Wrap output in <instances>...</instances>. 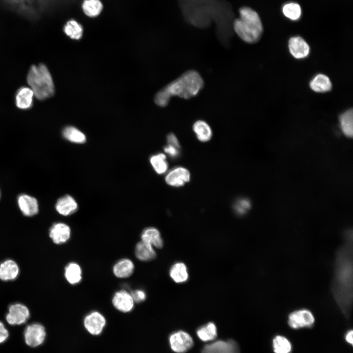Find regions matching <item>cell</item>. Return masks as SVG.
Instances as JSON below:
<instances>
[{
    "mask_svg": "<svg viewBox=\"0 0 353 353\" xmlns=\"http://www.w3.org/2000/svg\"><path fill=\"white\" fill-rule=\"evenodd\" d=\"M251 202L247 199L241 198L237 200L233 205L235 212L239 215L246 213L251 208Z\"/></svg>",
    "mask_w": 353,
    "mask_h": 353,
    "instance_id": "obj_35",
    "label": "cell"
},
{
    "mask_svg": "<svg viewBox=\"0 0 353 353\" xmlns=\"http://www.w3.org/2000/svg\"><path fill=\"white\" fill-rule=\"evenodd\" d=\"M112 303L117 310L124 313L130 311L134 304L130 294L125 290L116 292L112 298Z\"/></svg>",
    "mask_w": 353,
    "mask_h": 353,
    "instance_id": "obj_13",
    "label": "cell"
},
{
    "mask_svg": "<svg viewBox=\"0 0 353 353\" xmlns=\"http://www.w3.org/2000/svg\"><path fill=\"white\" fill-rule=\"evenodd\" d=\"M196 333L199 338L203 342L213 341L217 336V328L213 322H209L200 327Z\"/></svg>",
    "mask_w": 353,
    "mask_h": 353,
    "instance_id": "obj_28",
    "label": "cell"
},
{
    "mask_svg": "<svg viewBox=\"0 0 353 353\" xmlns=\"http://www.w3.org/2000/svg\"><path fill=\"white\" fill-rule=\"evenodd\" d=\"M169 343L171 349L174 352L184 353L193 347L194 341L189 333L178 330L170 335Z\"/></svg>",
    "mask_w": 353,
    "mask_h": 353,
    "instance_id": "obj_7",
    "label": "cell"
},
{
    "mask_svg": "<svg viewBox=\"0 0 353 353\" xmlns=\"http://www.w3.org/2000/svg\"><path fill=\"white\" fill-rule=\"evenodd\" d=\"M239 14V17L233 19V31L246 43L257 42L263 33V25L259 15L247 6L240 7Z\"/></svg>",
    "mask_w": 353,
    "mask_h": 353,
    "instance_id": "obj_4",
    "label": "cell"
},
{
    "mask_svg": "<svg viewBox=\"0 0 353 353\" xmlns=\"http://www.w3.org/2000/svg\"><path fill=\"white\" fill-rule=\"evenodd\" d=\"M135 254L137 259L142 261L152 260L156 255L153 247L142 240L137 243L135 246Z\"/></svg>",
    "mask_w": 353,
    "mask_h": 353,
    "instance_id": "obj_22",
    "label": "cell"
},
{
    "mask_svg": "<svg viewBox=\"0 0 353 353\" xmlns=\"http://www.w3.org/2000/svg\"><path fill=\"white\" fill-rule=\"evenodd\" d=\"M273 348L275 353H290L292 345L284 336L277 335L273 340Z\"/></svg>",
    "mask_w": 353,
    "mask_h": 353,
    "instance_id": "obj_31",
    "label": "cell"
},
{
    "mask_svg": "<svg viewBox=\"0 0 353 353\" xmlns=\"http://www.w3.org/2000/svg\"><path fill=\"white\" fill-rule=\"evenodd\" d=\"M83 323L85 328L90 334L97 335L102 332L106 320L100 312L93 311L85 316Z\"/></svg>",
    "mask_w": 353,
    "mask_h": 353,
    "instance_id": "obj_11",
    "label": "cell"
},
{
    "mask_svg": "<svg viewBox=\"0 0 353 353\" xmlns=\"http://www.w3.org/2000/svg\"><path fill=\"white\" fill-rule=\"evenodd\" d=\"M130 295L134 302L136 303L143 302L146 298L145 292L141 289L133 290L131 292Z\"/></svg>",
    "mask_w": 353,
    "mask_h": 353,
    "instance_id": "obj_36",
    "label": "cell"
},
{
    "mask_svg": "<svg viewBox=\"0 0 353 353\" xmlns=\"http://www.w3.org/2000/svg\"><path fill=\"white\" fill-rule=\"evenodd\" d=\"M64 31L67 35L73 39H79L82 35L81 25L74 20L68 21L64 27Z\"/></svg>",
    "mask_w": 353,
    "mask_h": 353,
    "instance_id": "obj_33",
    "label": "cell"
},
{
    "mask_svg": "<svg viewBox=\"0 0 353 353\" xmlns=\"http://www.w3.org/2000/svg\"><path fill=\"white\" fill-rule=\"evenodd\" d=\"M224 0H179L183 16L189 24L198 28L208 27L219 14Z\"/></svg>",
    "mask_w": 353,
    "mask_h": 353,
    "instance_id": "obj_3",
    "label": "cell"
},
{
    "mask_svg": "<svg viewBox=\"0 0 353 353\" xmlns=\"http://www.w3.org/2000/svg\"><path fill=\"white\" fill-rule=\"evenodd\" d=\"M141 240L151 244L154 247L161 248L163 242L159 230L153 227L145 228L141 235Z\"/></svg>",
    "mask_w": 353,
    "mask_h": 353,
    "instance_id": "obj_23",
    "label": "cell"
},
{
    "mask_svg": "<svg viewBox=\"0 0 353 353\" xmlns=\"http://www.w3.org/2000/svg\"><path fill=\"white\" fill-rule=\"evenodd\" d=\"M102 4L100 0H84L82 9L85 14L90 17L98 16L102 9Z\"/></svg>",
    "mask_w": 353,
    "mask_h": 353,
    "instance_id": "obj_30",
    "label": "cell"
},
{
    "mask_svg": "<svg viewBox=\"0 0 353 353\" xmlns=\"http://www.w3.org/2000/svg\"><path fill=\"white\" fill-rule=\"evenodd\" d=\"M204 85V81L198 71L187 70L158 91L155 96L154 102L158 106L164 107L169 104L172 97L191 99L199 94Z\"/></svg>",
    "mask_w": 353,
    "mask_h": 353,
    "instance_id": "obj_2",
    "label": "cell"
},
{
    "mask_svg": "<svg viewBox=\"0 0 353 353\" xmlns=\"http://www.w3.org/2000/svg\"><path fill=\"white\" fill-rule=\"evenodd\" d=\"M167 141L168 145L173 146L178 149H180V147L178 140L174 133H170L168 134L167 136Z\"/></svg>",
    "mask_w": 353,
    "mask_h": 353,
    "instance_id": "obj_38",
    "label": "cell"
},
{
    "mask_svg": "<svg viewBox=\"0 0 353 353\" xmlns=\"http://www.w3.org/2000/svg\"><path fill=\"white\" fill-rule=\"evenodd\" d=\"M315 322L314 317L312 312L306 309H301L294 311L288 316V324L293 329L309 328Z\"/></svg>",
    "mask_w": 353,
    "mask_h": 353,
    "instance_id": "obj_6",
    "label": "cell"
},
{
    "mask_svg": "<svg viewBox=\"0 0 353 353\" xmlns=\"http://www.w3.org/2000/svg\"><path fill=\"white\" fill-rule=\"evenodd\" d=\"M71 230L70 227L63 223L54 224L49 231V236L55 244L67 242L70 238Z\"/></svg>",
    "mask_w": 353,
    "mask_h": 353,
    "instance_id": "obj_14",
    "label": "cell"
},
{
    "mask_svg": "<svg viewBox=\"0 0 353 353\" xmlns=\"http://www.w3.org/2000/svg\"><path fill=\"white\" fill-rule=\"evenodd\" d=\"M20 273L19 265L11 259H7L0 263V279L4 281L15 279Z\"/></svg>",
    "mask_w": 353,
    "mask_h": 353,
    "instance_id": "obj_16",
    "label": "cell"
},
{
    "mask_svg": "<svg viewBox=\"0 0 353 353\" xmlns=\"http://www.w3.org/2000/svg\"><path fill=\"white\" fill-rule=\"evenodd\" d=\"M288 49L291 54L296 59L304 58L310 52L309 46L300 36H294L289 39Z\"/></svg>",
    "mask_w": 353,
    "mask_h": 353,
    "instance_id": "obj_12",
    "label": "cell"
},
{
    "mask_svg": "<svg viewBox=\"0 0 353 353\" xmlns=\"http://www.w3.org/2000/svg\"><path fill=\"white\" fill-rule=\"evenodd\" d=\"M352 239V232L348 231L345 243L336 255L332 286L334 297L347 318L351 313L353 301Z\"/></svg>",
    "mask_w": 353,
    "mask_h": 353,
    "instance_id": "obj_1",
    "label": "cell"
},
{
    "mask_svg": "<svg viewBox=\"0 0 353 353\" xmlns=\"http://www.w3.org/2000/svg\"><path fill=\"white\" fill-rule=\"evenodd\" d=\"M339 123L343 133L347 137H352L353 134V110L350 109L339 116Z\"/></svg>",
    "mask_w": 353,
    "mask_h": 353,
    "instance_id": "obj_26",
    "label": "cell"
},
{
    "mask_svg": "<svg viewBox=\"0 0 353 353\" xmlns=\"http://www.w3.org/2000/svg\"><path fill=\"white\" fill-rule=\"evenodd\" d=\"M64 276L67 281L72 285H75L82 279V270L76 262H70L65 268Z\"/></svg>",
    "mask_w": 353,
    "mask_h": 353,
    "instance_id": "obj_24",
    "label": "cell"
},
{
    "mask_svg": "<svg viewBox=\"0 0 353 353\" xmlns=\"http://www.w3.org/2000/svg\"><path fill=\"white\" fill-rule=\"evenodd\" d=\"M34 96V93L30 87H21L17 91L15 96L16 106L23 110L30 108L32 106Z\"/></svg>",
    "mask_w": 353,
    "mask_h": 353,
    "instance_id": "obj_17",
    "label": "cell"
},
{
    "mask_svg": "<svg viewBox=\"0 0 353 353\" xmlns=\"http://www.w3.org/2000/svg\"><path fill=\"white\" fill-rule=\"evenodd\" d=\"M202 353H239V348L233 340H219L204 346Z\"/></svg>",
    "mask_w": 353,
    "mask_h": 353,
    "instance_id": "obj_10",
    "label": "cell"
},
{
    "mask_svg": "<svg viewBox=\"0 0 353 353\" xmlns=\"http://www.w3.org/2000/svg\"><path fill=\"white\" fill-rule=\"evenodd\" d=\"M178 150L179 149L176 148L170 145H168V146H165L164 148L165 152L168 153L170 157L173 158H175L178 156L179 154Z\"/></svg>",
    "mask_w": 353,
    "mask_h": 353,
    "instance_id": "obj_37",
    "label": "cell"
},
{
    "mask_svg": "<svg viewBox=\"0 0 353 353\" xmlns=\"http://www.w3.org/2000/svg\"><path fill=\"white\" fill-rule=\"evenodd\" d=\"M170 276L176 283H183L188 278V273L186 265L180 262L175 263L170 269Z\"/></svg>",
    "mask_w": 353,
    "mask_h": 353,
    "instance_id": "obj_27",
    "label": "cell"
},
{
    "mask_svg": "<svg viewBox=\"0 0 353 353\" xmlns=\"http://www.w3.org/2000/svg\"><path fill=\"white\" fill-rule=\"evenodd\" d=\"M9 333L3 323L0 321V344L4 342L8 337Z\"/></svg>",
    "mask_w": 353,
    "mask_h": 353,
    "instance_id": "obj_39",
    "label": "cell"
},
{
    "mask_svg": "<svg viewBox=\"0 0 353 353\" xmlns=\"http://www.w3.org/2000/svg\"><path fill=\"white\" fill-rule=\"evenodd\" d=\"M309 85L310 88L317 93H326L330 91L332 88L329 78L322 74L316 75L310 81Z\"/></svg>",
    "mask_w": 353,
    "mask_h": 353,
    "instance_id": "obj_21",
    "label": "cell"
},
{
    "mask_svg": "<svg viewBox=\"0 0 353 353\" xmlns=\"http://www.w3.org/2000/svg\"><path fill=\"white\" fill-rule=\"evenodd\" d=\"M134 269L133 262L129 259L123 258L114 265L113 272L116 277L123 278L130 277L133 274Z\"/></svg>",
    "mask_w": 353,
    "mask_h": 353,
    "instance_id": "obj_20",
    "label": "cell"
},
{
    "mask_svg": "<svg viewBox=\"0 0 353 353\" xmlns=\"http://www.w3.org/2000/svg\"><path fill=\"white\" fill-rule=\"evenodd\" d=\"M193 130L200 141L207 142L212 137V129L208 123L203 120L196 121L193 125Z\"/></svg>",
    "mask_w": 353,
    "mask_h": 353,
    "instance_id": "obj_25",
    "label": "cell"
},
{
    "mask_svg": "<svg viewBox=\"0 0 353 353\" xmlns=\"http://www.w3.org/2000/svg\"><path fill=\"white\" fill-rule=\"evenodd\" d=\"M150 163L155 171L158 174L164 173L168 169V163L164 154L159 153L151 156Z\"/></svg>",
    "mask_w": 353,
    "mask_h": 353,
    "instance_id": "obj_32",
    "label": "cell"
},
{
    "mask_svg": "<svg viewBox=\"0 0 353 353\" xmlns=\"http://www.w3.org/2000/svg\"><path fill=\"white\" fill-rule=\"evenodd\" d=\"M190 175L188 170L179 167L171 170L166 176V183L172 186L179 187L190 180Z\"/></svg>",
    "mask_w": 353,
    "mask_h": 353,
    "instance_id": "obj_15",
    "label": "cell"
},
{
    "mask_svg": "<svg viewBox=\"0 0 353 353\" xmlns=\"http://www.w3.org/2000/svg\"><path fill=\"white\" fill-rule=\"evenodd\" d=\"M27 81L34 96L41 101L51 97L55 89L51 76L45 65H32L28 73Z\"/></svg>",
    "mask_w": 353,
    "mask_h": 353,
    "instance_id": "obj_5",
    "label": "cell"
},
{
    "mask_svg": "<svg viewBox=\"0 0 353 353\" xmlns=\"http://www.w3.org/2000/svg\"><path fill=\"white\" fill-rule=\"evenodd\" d=\"M282 12L286 17L295 21L300 18L302 10L299 4L295 2H289L283 6Z\"/></svg>",
    "mask_w": 353,
    "mask_h": 353,
    "instance_id": "obj_34",
    "label": "cell"
},
{
    "mask_svg": "<svg viewBox=\"0 0 353 353\" xmlns=\"http://www.w3.org/2000/svg\"><path fill=\"white\" fill-rule=\"evenodd\" d=\"M46 335L45 328L40 323L30 324L25 328L24 331L25 343L33 348L41 345L45 340Z\"/></svg>",
    "mask_w": 353,
    "mask_h": 353,
    "instance_id": "obj_8",
    "label": "cell"
},
{
    "mask_svg": "<svg viewBox=\"0 0 353 353\" xmlns=\"http://www.w3.org/2000/svg\"><path fill=\"white\" fill-rule=\"evenodd\" d=\"M29 316L28 307L22 303H16L9 306L5 319L9 325H20L25 323Z\"/></svg>",
    "mask_w": 353,
    "mask_h": 353,
    "instance_id": "obj_9",
    "label": "cell"
},
{
    "mask_svg": "<svg viewBox=\"0 0 353 353\" xmlns=\"http://www.w3.org/2000/svg\"><path fill=\"white\" fill-rule=\"evenodd\" d=\"M78 205L71 196L66 195L58 200L55 204L56 211L63 216L70 215L76 211Z\"/></svg>",
    "mask_w": 353,
    "mask_h": 353,
    "instance_id": "obj_19",
    "label": "cell"
},
{
    "mask_svg": "<svg viewBox=\"0 0 353 353\" xmlns=\"http://www.w3.org/2000/svg\"><path fill=\"white\" fill-rule=\"evenodd\" d=\"M353 330H349L345 336V339L346 342L348 343L353 345Z\"/></svg>",
    "mask_w": 353,
    "mask_h": 353,
    "instance_id": "obj_40",
    "label": "cell"
},
{
    "mask_svg": "<svg viewBox=\"0 0 353 353\" xmlns=\"http://www.w3.org/2000/svg\"><path fill=\"white\" fill-rule=\"evenodd\" d=\"M62 134L66 139L74 143L82 144L86 141V136L84 133L74 126L65 127Z\"/></svg>",
    "mask_w": 353,
    "mask_h": 353,
    "instance_id": "obj_29",
    "label": "cell"
},
{
    "mask_svg": "<svg viewBox=\"0 0 353 353\" xmlns=\"http://www.w3.org/2000/svg\"><path fill=\"white\" fill-rule=\"evenodd\" d=\"M21 211L26 216H32L38 212V204L35 198L27 195H21L18 199Z\"/></svg>",
    "mask_w": 353,
    "mask_h": 353,
    "instance_id": "obj_18",
    "label": "cell"
}]
</instances>
